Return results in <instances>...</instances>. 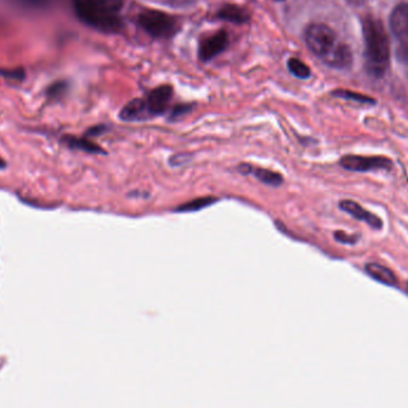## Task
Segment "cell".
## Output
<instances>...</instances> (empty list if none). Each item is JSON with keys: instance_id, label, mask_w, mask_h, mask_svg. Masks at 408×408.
Masks as SVG:
<instances>
[{"instance_id": "obj_1", "label": "cell", "mask_w": 408, "mask_h": 408, "mask_svg": "<svg viewBox=\"0 0 408 408\" xmlns=\"http://www.w3.org/2000/svg\"><path fill=\"white\" fill-rule=\"evenodd\" d=\"M304 40L313 54L331 68L347 70L354 62L350 47L326 24H309L304 32Z\"/></svg>"}, {"instance_id": "obj_2", "label": "cell", "mask_w": 408, "mask_h": 408, "mask_svg": "<svg viewBox=\"0 0 408 408\" xmlns=\"http://www.w3.org/2000/svg\"><path fill=\"white\" fill-rule=\"evenodd\" d=\"M364 65L366 73L375 79L385 77L390 62L388 35L381 20L366 16L362 22Z\"/></svg>"}, {"instance_id": "obj_3", "label": "cell", "mask_w": 408, "mask_h": 408, "mask_svg": "<svg viewBox=\"0 0 408 408\" xmlns=\"http://www.w3.org/2000/svg\"><path fill=\"white\" fill-rule=\"evenodd\" d=\"M72 3L78 18L96 30L115 34L122 28L124 0H72Z\"/></svg>"}, {"instance_id": "obj_4", "label": "cell", "mask_w": 408, "mask_h": 408, "mask_svg": "<svg viewBox=\"0 0 408 408\" xmlns=\"http://www.w3.org/2000/svg\"><path fill=\"white\" fill-rule=\"evenodd\" d=\"M138 23L148 35L155 39H169L178 31L177 20L172 16L155 10L141 12Z\"/></svg>"}, {"instance_id": "obj_5", "label": "cell", "mask_w": 408, "mask_h": 408, "mask_svg": "<svg viewBox=\"0 0 408 408\" xmlns=\"http://www.w3.org/2000/svg\"><path fill=\"white\" fill-rule=\"evenodd\" d=\"M389 24L395 41L397 61L408 65V3H401L394 8Z\"/></svg>"}, {"instance_id": "obj_6", "label": "cell", "mask_w": 408, "mask_h": 408, "mask_svg": "<svg viewBox=\"0 0 408 408\" xmlns=\"http://www.w3.org/2000/svg\"><path fill=\"white\" fill-rule=\"evenodd\" d=\"M340 166L354 172H370V171H389L393 169V162L381 155H345L339 162Z\"/></svg>"}, {"instance_id": "obj_7", "label": "cell", "mask_w": 408, "mask_h": 408, "mask_svg": "<svg viewBox=\"0 0 408 408\" xmlns=\"http://www.w3.org/2000/svg\"><path fill=\"white\" fill-rule=\"evenodd\" d=\"M172 96H174V89L169 85H162L153 91H150L146 98H143L148 117L153 119L157 116L164 115L169 108Z\"/></svg>"}, {"instance_id": "obj_8", "label": "cell", "mask_w": 408, "mask_h": 408, "mask_svg": "<svg viewBox=\"0 0 408 408\" xmlns=\"http://www.w3.org/2000/svg\"><path fill=\"white\" fill-rule=\"evenodd\" d=\"M228 43H229V39H228L227 32L224 30L219 31L200 42L198 56L202 61H209L226 50Z\"/></svg>"}, {"instance_id": "obj_9", "label": "cell", "mask_w": 408, "mask_h": 408, "mask_svg": "<svg viewBox=\"0 0 408 408\" xmlns=\"http://www.w3.org/2000/svg\"><path fill=\"white\" fill-rule=\"evenodd\" d=\"M339 208L342 209L343 212L350 214L352 217H354L359 221L366 222L369 227L376 231H380L383 227V221H382L378 215H375L373 212L366 210L363 208L362 205H359L357 202L352 200H344L339 202Z\"/></svg>"}, {"instance_id": "obj_10", "label": "cell", "mask_w": 408, "mask_h": 408, "mask_svg": "<svg viewBox=\"0 0 408 408\" xmlns=\"http://www.w3.org/2000/svg\"><path fill=\"white\" fill-rule=\"evenodd\" d=\"M238 169L241 174H252L254 178H257L259 181H262L263 184L269 185V186L278 188V186H281L283 184L282 174L274 172L271 169L254 167V166L246 165V164H241L238 167Z\"/></svg>"}, {"instance_id": "obj_11", "label": "cell", "mask_w": 408, "mask_h": 408, "mask_svg": "<svg viewBox=\"0 0 408 408\" xmlns=\"http://www.w3.org/2000/svg\"><path fill=\"white\" fill-rule=\"evenodd\" d=\"M120 119L126 122L150 120L143 98H135L124 105L120 112Z\"/></svg>"}, {"instance_id": "obj_12", "label": "cell", "mask_w": 408, "mask_h": 408, "mask_svg": "<svg viewBox=\"0 0 408 408\" xmlns=\"http://www.w3.org/2000/svg\"><path fill=\"white\" fill-rule=\"evenodd\" d=\"M219 20H226L234 24H245L250 20V13L246 8L238 6V5L228 4L220 8L216 13Z\"/></svg>"}, {"instance_id": "obj_13", "label": "cell", "mask_w": 408, "mask_h": 408, "mask_svg": "<svg viewBox=\"0 0 408 408\" xmlns=\"http://www.w3.org/2000/svg\"><path fill=\"white\" fill-rule=\"evenodd\" d=\"M366 274L373 277L375 281L380 282L382 284L394 287L397 283V278L392 270L378 263H369L366 265Z\"/></svg>"}, {"instance_id": "obj_14", "label": "cell", "mask_w": 408, "mask_h": 408, "mask_svg": "<svg viewBox=\"0 0 408 408\" xmlns=\"http://www.w3.org/2000/svg\"><path fill=\"white\" fill-rule=\"evenodd\" d=\"M61 141L71 150H83L91 155H105V150H102L100 146L86 138H74V136L67 135V136H62Z\"/></svg>"}, {"instance_id": "obj_15", "label": "cell", "mask_w": 408, "mask_h": 408, "mask_svg": "<svg viewBox=\"0 0 408 408\" xmlns=\"http://www.w3.org/2000/svg\"><path fill=\"white\" fill-rule=\"evenodd\" d=\"M216 200H217L214 198V197H200V198H196V200L181 204V207H178L176 210L181 212H197V210H200V209L207 208L209 205H212V204L215 203Z\"/></svg>"}, {"instance_id": "obj_16", "label": "cell", "mask_w": 408, "mask_h": 408, "mask_svg": "<svg viewBox=\"0 0 408 408\" xmlns=\"http://www.w3.org/2000/svg\"><path fill=\"white\" fill-rule=\"evenodd\" d=\"M332 96L338 97L342 100H354V102L362 103V104H375L376 103V100L371 97L366 96L362 93L352 92L349 90H335L332 92Z\"/></svg>"}, {"instance_id": "obj_17", "label": "cell", "mask_w": 408, "mask_h": 408, "mask_svg": "<svg viewBox=\"0 0 408 408\" xmlns=\"http://www.w3.org/2000/svg\"><path fill=\"white\" fill-rule=\"evenodd\" d=\"M288 70L294 77L299 78V79H308L311 77V68L296 58L289 59Z\"/></svg>"}, {"instance_id": "obj_18", "label": "cell", "mask_w": 408, "mask_h": 408, "mask_svg": "<svg viewBox=\"0 0 408 408\" xmlns=\"http://www.w3.org/2000/svg\"><path fill=\"white\" fill-rule=\"evenodd\" d=\"M67 89H68V84L66 81H56L47 89V97L49 100H60L61 97L65 96Z\"/></svg>"}, {"instance_id": "obj_19", "label": "cell", "mask_w": 408, "mask_h": 408, "mask_svg": "<svg viewBox=\"0 0 408 408\" xmlns=\"http://www.w3.org/2000/svg\"><path fill=\"white\" fill-rule=\"evenodd\" d=\"M335 239L340 244H345V245H354L359 243V235H350L345 233V232H335Z\"/></svg>"}, {"instance_id": "obj_20", "label": "cell", "mask_w": 408, "mask_h": 408, "mask_svg": "<svg viewBox=\"0 0 408 408\" xmlns=\"http://www.w3.org/2000/svg\"><path fill=\"white\" fill-rule=\"evenodd\" d=\"M0 74L4 76V77L10 78V79H16V80H22L23 79L24 71L23 70H6L0 71Z\"/></svg>"}, {"instance_id": "obj_21", "label": "cell", "mask_w": 408, "mask_h": 408, "mask_svg": "<svg viewBox=\"0 0 408 408\" xmlns=\"http://www.w3.org/2000/svg\"><path fill=\"white\" fill-rule=\"evenodd\" d=\"M20 4L29 6V8H41V6H46L49 0H17Z\"/></svg>"}, {"instance_id": "obj_22", "label": "cell", "mask_w": 408, "mask_h": 408, "mask_svg": "<svg viewBox=\"0 0 408 408\" xmlns=\"http://www.w3.org/2000/svg\"><path fill=\"white\" fill-rule=\"evenodd\" d=\"M191 110V107L190 105L181 104L177 105L176 108L172 110V114H171V119H176V117H179V116H183L186 114V112Z\"/></svg>"}, {"instance_id": "obj_23", "label": "cell", "mask_w": 408, "mask_h": 408, "mask_svg": "<svg viewBox=\"0 0 408 408\" xmlns=\"http://www.w3.org/2000/svg\"><path fill=\"white\" fill-rule=\"evenodd\" d=\"M105 131V127H95L92 128V129H90L89 131H88V135H98L100 134V133H102V131Z\"/></svg>"}, {"instance_id": "obj_24", "label": "cell", "mask_w": 408, "mask_h": 408, "mask_svg": "<svg viewBox=\"0 0 408 408\" xmlns=\"http://www.w3.org/2000/svg\"><path fill=\"white\" fill-rule=\"evenodd\" d=\"M347 1H349V3L352 5H359L362 4L363 3V0H347Z\"/></svg>"}, {"instance_id": "obj_25", "label": "cell", "mask_w": 408, "mask_h": 408, "mask_svg": "<svg viewBox=\"0 0 408 408\" xmlns=\"http://www.w3.org/2000/svg\"><path fill=\"white\" fill-rule=\"evenodd\" d=\"M6 167V162L3 160V159L0 158V169H5Z\"/></svg>"}]
</instances>
